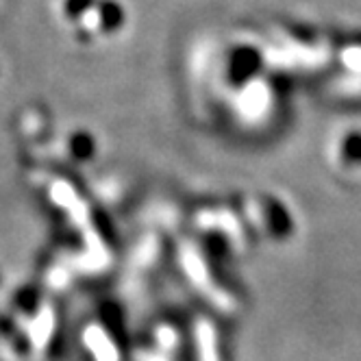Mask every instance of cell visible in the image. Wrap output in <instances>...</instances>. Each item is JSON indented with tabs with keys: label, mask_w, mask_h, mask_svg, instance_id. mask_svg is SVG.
Listing matches in <instances>:
<instances>
[{
	"label": "cell",
	"mask_w": 361,
	"mask_h": 361,
	"mask_svg": "<svg viewBox=\"0 0 361 361\" xmlns=\"http://www.w3.org/2000/svg\"><path fill=\"white\" fill-rule=\"evenodd\" d=\"M0 76H3V72H0Z\"/></svg>",
	"instance_id": "7a4b0ae2"
},
{
	"label": "cell",
	"mask_w": 361,
	"mask_h": 361,
	"mask_svg": "<svg viewBox=\"0 0 361 361\" xmlns=\"http://www.w3.org/2000/svg\"><path fill=\"white\" fill-rule=\"evenodd\" d=\"M57 18L72 37L87 44L120 35L126 27V9L118 0H59Z\"/></svg>",
	"instance_id": "6da1fadb"
}]
</instances>
